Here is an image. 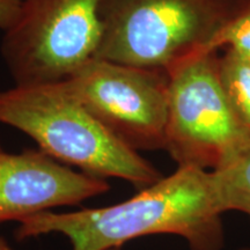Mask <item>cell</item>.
Returning <instances> with one entry per match:
<instances>
[{
  "label": "cell",
  "mask_w": 250,
  "mask_h": 250,
  "mask_svg": "<svg viewBox=\"0 0 250 250\" xmlns=\"http://www.w3.org/2000/svg\"><path fill=\"white\" fill-rule=\"evenodd\" d=\"M102 0H23L1 55L15 85L57 83L98 56Z\"/></svg>",
  "instance_id": "5b68a950"
},
{
  "label": "cell",
  "mask_w": 250,
  "mask_h": 250,
  "mask_svg": "<svg viewBox=\"0 0 250 250\" xmlns=\"http://www.w3.org/2000/svg\"><path fill=\"white\" fill-rule=\"evenodd\" d=\"M2 153H4V151H2V149H1V147H0V155H1V154H2Z\"/></svg>",
  "instance_id": "4fadbf2b"
},
{
  "label": "cell",
  "mask_w": 250,
  "mask_h": 250,
  "mask_svg": "<svg viewBox=\"0 0 250 250\" xmlns=\"http://www.w3.org/2000/svg\"><path fill=\"white\" fill-rule=\"evenodd\" d=\"M219 77L234 114L250 132V59L224 50L219 55Z\"/></svg>",
  "instance_id": "9c48e42d"
},
{
  "label": "cell",
  "mask_w": 250,
  "mask_h": 250,
  "mask_svg": "<svg viewBox=\"0 0 250 250\" xmlns=\"http://www.w3.org/2000/svg\"><path fill=\"white\" fill-rule=\"evenodd\" d=\"M0 250H12L11 247L6 243V241L2 237H0Z\"/></svg>",
  "instance_id": "7c38bea8"
},
{
  "label": "cell",
  "mask_w": 250,
  "mask_h": 250,
  "mask_svg": "<svg viewBox=\"0 0 250 250\" xmlns=\"http://www.w3.org/2000/svg\"><path fill=\"white\" fill-rule=\"evenodd\" d=\"M59 83L125 145L137 152L165 149L166 71L95 57Z\"/></svg>",
  "instance_id": "8992f818"
},
{
  "label": "cell",
  "mask_w": 250,
  "mask_h": 250,
  "mask_svg": "<svg viewBox=\"0 0 250 250\" xmlns=\"http://www.w3.org/2000/svg\"><path fill=\"white\" fill-rule=\"evenodd\" d=\"M221 49L250 59V0H234L226 23L208 46L215 51Z\"/></svg>",
  "instance_id": "30bf717a"
},
{
  "label": "cell",
  "mask_w": 250,
  "mask_h": 250,
  "mask_svg": "<svg viewBox=\"0 0 250 250\" xmlns=\"http://www.w3.org/2000/svg\"><path fill=\"white\" fill-rule=\"evenodd\" d=\"M234 0H102L98 58L158 70L208 49Z\"/></svg>",
  "instance_id": "3957f363"
},
{
  "label": "cell",
  "mask_w": 250,
  "mask_h": 250,
  "mask_svg": "<svg viewBox=\"0 0 250 250\" xmlns=\"http://www.w3.org/2000/svg\"><path fill=\"white\" fill-rule=\"evenodd\" d=\"M23 0H0V29H9L20 13Z\"/></svg>",
  "instance_id": "8fae6325"
},
{
  "label": "cell",
  "mask_w": 250,
  "mask_h": 250,
  "mask_svg": "<svg viewBox=\"0 0 250 250\" xmlns=\"http://www.w3.org/2000/svg\"><path fill=\"white\" fill-rule=\"evenodd\" d=\"M111 250H118V249H111ZM241 250H250V249H241Z\"/></svg>",
  "instance_id": "5bb4252c"
},
{
  "label": "cell",
  "mask_w": 250,
  "mask_h": 250,
  "mask_svg": "<svg viewBox=\"0 0 250 250\" xmlns=\"http://www.w3.org/2000/svg\"><path fill=\"white\" fill-rule=\"evenodd\" d=\"M223 214L212 171L179 167L123 203L28 217L20 221L15 237L59 233L67 237L72 250H111L136 237L176 234L191 250H220Z\"/></svg>",
  "instance_id": "6da1fadb"
},
{
  "label": "cell",
  "mask_w": 250,
  "mask_h": 250,
  "mask_svg": "<svg viewBox=\"0 0 250 250\" xmlns=\"http://www.w3.org/2000/svg\"><path fill=\"white\" fill-rule=\"evenodd\" d=\"M211 171L224 213L240 211L250 217V143L229 162Z\"/></svg>",
  "instance_id": "ba28073f"
},
{
  "label": "cell",
  "mask_w": 250,
  "mask_h": 250,
  "mask_svg": "<svg viewBox=\"0 0 250 250\" xmlns=\"http://www.w3.org/2000/svg\"><path fill=\"white\" fill-rule=\"evenodd\" d=\"M0 123L22 131L50 158L93 176L117 177L138 190L162 177L151 162L110 132L59 81L15 85L0 92Z\"/></svg>",
  "instance_id": "7a4b0ae2"
},
{
  "label": "cell",
  "mask_w": 250,
  "mask_h": 250,
  "mask_svg": "<svg viewBox=\"0 0 250 250\" xmlns=\"http://www.w3.org/2000/svg\"><path fill=\"white\" fill-rule=\"evenodd\" d=\"M109 190L104 179L76 171L42 151L0 155V224L74 205Z\"/></svg>",
  "instance_id": "52a82bcc"
},
{
  "label": "cell",
  "mask_w": 250,
  "mask_h": 250,
  "mask_svg": "<svg viewBox=\"0 0 250 250\" xmlns=\"http://www.w3.org/2000/svg\"><path fill=\"white\" fill-rule=\"evenodd\" d=\"M219 55L199 50L167 70L165 149L179 167L215 170L250 143L221 85Z\"/></svg>",
  "instance_id": "277c9868"
}]
</instances>
